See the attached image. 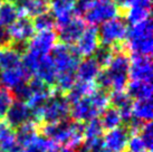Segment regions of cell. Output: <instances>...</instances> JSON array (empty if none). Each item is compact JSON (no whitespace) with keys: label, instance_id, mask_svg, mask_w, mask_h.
<instances>
[{"label":"cell","instance_id":"cell-19","mask_svg":"<svg viewBox=\"0 0 153 152\" xmlns=\"http://www.w3.org/2000/svg\"><path fill=\"white\" fill-rule=\"evenodd\" d=\"M17 6L20 17L34 18L40 13L49 11L48 0H19Z\"/></svg>","mask_w":153,"mask_h":152},{"label":"cell","instance_id":"cell-25","mask_svg":"<svg viewBox=\"0 0 153 152\" xmlns=\"http://www.w3.org/2000/svg\"><path fill=\"white\" fill-rule=\"evenodd\" d=\"M20 17L16 2L4 1L0 4V27L8 28Z\"/></svg>","mask_w":153,"mask_h":152},{"label":"cell","instance_id":"cell-29","mask_svg":"<svg viewBox=\"0 0 153 152\" xmlns=\"http://www.w3.org/2000/svg\"><path fill=\"white\" fill-rule=\"evenodd\" d=\"M55 144L44 135H37L22 152H48Z\"/></svg>","mask_w":153,"mask_h":152},{"label":"cell","instance_id":"cell-22","mask_svg":"<svg viewBox=\"0 0 153 152\" xmlns=\"http://www.w3.org/2000/svg\"><path fill=\"white\" fill-rule=\"evenodd\" d=\"M152 84L151 82H142V80H131L128 83L125 92L132 100H151L152 98Z\"/></svg>","mask_w":153,"mask_h":152},{"label":"cell","instance_id":"cell-36","mask_svg":"<svg viewBox=\"0 0 153 152\" xmlns=\"http://www.w3.org/2000/svg\"><path fill=\"white\" fill-rule=\"evenodd\" d=\"M48 152H75L74 149H71L68 147H63V145H54L53 148L49 150Z\"/></svg>","mask_w":153,"mask_h":152},{"label":"cell","instance_id":"cell-12","mask_svg":"<svg viewBox=\"0 0 153 152\" xmlns=\"http://www.w3.org/2000/svg\"><path fill=\"white\" fill-rule=\"evenodd\" d=\"M100 45L101 44L98 37V28L96 26H89L85 28L84 33L82 34L74 47L78 55L81 56V58H86L93 55Z\"/></svg>","mask_w":153,"mask_h":152},{"label":"cell","instance_id":"cell-11","mask_svg":"<svg viewBox=\"0 0 153 152\" xmlns=\"http://www.w3.org/2000/svg\"><path fill=\"white\" fill-rule=\"evenodd\" d=\"M86 28V22L83 17L74 15L67 24L58 28V42L66 45H75Z\"/></svg>","mask_w":153,"mask_h":152},{"label":"cell","instance_id":"cell-32","mask_svg":"<svg viewBox=\"0 0 153 152\" xmlns=\"http://www.w3.org/2000/svg\"><path fill=\"white\" fill-rule=\"evenodd\" d=\"M81 152H111L105 147L102 138L92 140H84V142L79 147Z\"/></svg>","mask_w":153,"mask_h":152},{"label":"cell","instance_id":"cell-27","mask_svg":"<svg viewBox=\"0 0 153 152\" xmlns=\"http://www.w3.org/2000/svg\"><path fill=\"white\" fill-rule=\"evenodd\" d=\"M100 121L102 123L103 129L107 130V131L121 127V124L123 123L120 111L114 106H107L106 109L101 113Z\"/></svg>","mask_w":153,"mask_h":152},{"label":"cell","instance_id":"cell-5","mask_svg":"<svg viewBox=\"0 0 153 152\" xmlns=\"http://www.w3.org/2000/svg\"><path fill=\"white\" fill-rule=\"evenodd\" d=\"M128 30V24L122 18L115 17L104 21L98 29L100 44L104 46H112L114 44L124 42L126 39Z\"/></svg>","mask_w":153,"mask_h":152},{"label":"cell","instance_id":"cell-35","mask_svg":"<svg viewBox=\"0 0 153 152\" xmlns=\"http://www.w3.org/2000/svg\"><path fill=\"white\" fill-rule=\"evenodd\" d=\"M10 42V38H9L7 28L0 27V46H1V45H4V44H7V42Z\"/></svg>","mask_w":153,"mask_h":152},{"label":"cell","instance_id":"cell-33","mask_svg":"<svg viewBox=\"0 0 153 152\" xmlns=\"http://www.w3.org/2000/svg\"><path fill=\"white\" fill-rule=\"evenodd\" d=\"M139 136L143 141L145 148L149 152H152V144H153V131H152V123L144 122L139 131Z\"/></svg>","mask_w":153,"mask_h":152},{"label":"cell","instance_id":"cell-31","mask_svg":"<svg viewBox=\"0 0 153 152\" xmlns=\"http://www.w3.org/2000/svg\"><path fill=\"white\" fill-rule=\"evenodd\" d=\"M104 129L102 127V123L98 118H95L93 120H89L86 122V125H84V140H92L102 138Z\"/></svg>","mask_w":153,"mask_h":152},{"label":"cell","instance_id":"cell-34","mask_svg":"<svg viewBox=\"0 0 153 152\" xmlns=\"http://www.w3.org/2000/svg\"><path fill=\"white\" fill-rule=\"evenodd\" d=\"M128 148L130 151H133V152H149L146 150V148H145L143 141L139 136V134L132 135L131 138L128 139Z\"/></svg>","mask_w":153,"mask_h":152},{"label":"cell","instance_id":"cell-2","mask_svg":"<svg viewBox=\"0 0 153 152\" xmlns=\"http://www.w3.org/2000/svg\"><path fill=\"white\" fill-rule=\"evenodd\" d=\"M126 46L131 54L150 56L153 51L152 20L151 17L139 24L132 25L126 35Z\"/></svg>","mask_w":153,"mask_h":152},{"label":"cell","instance_id":"cell-20","mask_svg":"<svg viewBox=\"0 0 153 152\" xmlns=\"http://www.w3.org/2000/svg\"><path fill=\"white\" fill-rule=\"evenodd\" d=\"M101 67L94 57H86L79 62L76 68V80L82 82H95Z\"/></svg>","mask_w":153,"mask_h":152},{"label":"cell","instance_id":"cell-28","mask_svg":"<svg viewBox=\"0 0 153 152\" xmlns=\"http://www.w3.org/2000/svg\"><path fill=\"white\" fill-rule=\"evenodd\" d=\"M35 31H45V30H54L56 28V20L51 11H46L31 18Z\"/></svg>","mask_w":153,"mask_h":152},{"label":"cell","instance_id":"cell-13","mask_svg":"<svg viewBox=\"0 0 153 152\" xmlns=\"http://www.w3.org/2000/svg\"><path fill=\"white\" fill-rule=\"evenodd\" d=\"M77 0H48L49 11L56 20V28L58 29L71 20L75 13Z\"/></svg>","mask_w":153,"mask_h":152},{"label":"cell","instance_id":"cell-3","mask_svg":"<svg viewBox=\"0 0 153 152\" xmlns=\"http://www.w3.org/2000/svg\"><path fill=\"white\" fill-rule=\"evenodd\" d=\"M71 105L67 102L66 97L62 94H53L40 109L37 115V123H56L67 120L69 115Z\"/></svg>","mask_w":153,"mask_h":152},{"label":"cell","instance_id":"cell-17","mask_svg":"<svg viewBox=\"0 0 153 152\" xmlns=\"http://www.w3.org/2000/svg\"><path fill=\"white\" fill-rule=\"evenodd\" d=\"M30 78L31 77L27 74L22 65L0 72V83L2 85V87L9 91H13L17 86L28 82Z\"/></svg>","mask_w":153,"mask_h":152},{"label":"cell","instance_id":"cell-21","mask_svg":"<svg viewBox=\"0 0 153 152\" xmlns=\"http://www.w3.org/2000/svg\"><path fill=\"white\" fill-rule=\"evenodd\" d=\"M0 150L1 152H22V148L18 144L15 129L0 122Z\"/></svg>","mask_w":153,"mask_h":152},{"label":"cell","instance_id":"cell-1","mask_svg":"<svg viewBox=\"0 0 153 152\" xmlns=\"http://www.w3.org/2000/svg\"><path fill=\"white\" fill-rule=\"evenodd\" d=\"M39 132L56 145L77 149L84 142V124L76 121L64 120L56 123L39 125Z\"/></svg>","mask_w":153,"mask_h":152},{"label":"cell","instance_id":"cell-23","mask_svg":"<svg viewBox=\"0 0 153 152\" xmlns=\"http://www.w3.org/2000/svg\"><path fill=\"white\" fill-rule=\"evenodd\" d=\"M39 133V124L35 121H28L22 125L17 127L15 131L16 140L18 144L22 148V150L37 136Z\"/></svg>","mask_w":153,"mask_h":152},{"label":"cell","instance_id":"cell-37","mask_svg":"<svg viewBox=\"0 0 153 152\" xmlns=\"http://www.w3.org/2000/svg\"><path fill=\"white\" fill-rule=\"evenodd\" d=\"M4 1H10V2H16L17 4V1H19V0H4Z\"/></svg>","mask_w":153,"mask_h":152},{"label":"cell","instance_id":"cell-15","mask_svg":"<svg viewBox=\"0 0 153 152\" xmlns=\"http://www.w3.org/2000/svg\"><path fill=\"white\" fill-rule=\"evenodd\" d=\"M130 132L126 127H119L107 132L103 142L111 152H124L128 148Z\"/></svg>","mask_w":153,"mask_h":152},{"label":"cell","instance_id":"cell-10","mask_svg":"<svg viewBox=\"0 0 153 152\" xmlns=\"http://www.w3.org/2000/svg\"><path fill=\"white\" fill-rule=\"evenodd\" d=\"M4 123L13 129H17L28 121H34L29 106L24 101H13L4 113Z\"/></svg>","mask_w":153,"mask_h":152},{"label":"cell","instance_id":"cell-39","mask_svg":"<svg viewBox=\"0 0 153 152\" xmlns=\"http://www.w3.org/2000/svg\"><path fill=\"white\" fill-rule=\"evenodd\" d=\"M124 152H133V151H130V150H128V151H124Z\"/></svg>","mask_w":153,"mask_h":152},{"label":"cell","instance_id":"cell-9","mask_svg":"<svg viewBox=\"0 0 153 152\" xmlns=\"http://www.w3.org/2000/svg\"><path fill=\"white\" fill-rule=\"evenodd\" d=\"M152 72V60L150 56H143L139 54L130 55L128 78H131L132 80L151 82Z\"/></svg>","mask_w":153,"mask_h":152},{"label":"cell","instance_id":"cell-26","mask_svg":"<svg viewBox=\"0 0 153 152\" xmlns=\"http://www.w3.org/2000/svg\"><path fill=\"white\" fill-rule=\"evenodd\" d=\"M152 101L140 100L132 103V116L141 122H151L153 116Z\"/></svg>","mask_w":153,"mask_h":152},{"label":"cell","instance_id":"cell-38","mask_svg":"<svg viewBox=\"0 0 153 152\" xmlns=\"http://www.w3.org/2000/svg\"><path fill=\"white\" fill-rule=\"evenodd\" d=\"M78 1H94V0H78Z\"/></svg>","mask_w":153,"mask_h":152},{"label":"cell","instance_id":"cell-14","mask_svg":"<svg viewBox=\"0 0 153 152\" xmlns=\"http://www.w3.org/2000/svg\"><path fill=\"white\" fill-rule=\"evenodd\" d=\"M69 114L72 115L74 121L79 123H86L89 120L98 118V115H101V112L93 104L89 96H85L71 104Z\"/></svg>","mask_w":153,"mask_h":152},{"label":"cell","instance_id":"cell-16","mask_svg":"<svg viewBox=\"0 0 153 152\" xmlns=\"http://www.w3.org/2000/svg\"><path fill=\"white\" fill-rule=\"evenodd\" d=\"M22 51L16 44L9 42L0 46V72L22 65Z\"/></svg>","mask_w":153,"mask_h":152},{"label":"cell","instance_id":"cell-30","mask_svg":"<svg viewBox=\"0 0 153 152\" xmlns=\"http://www.w3.org/2000/svg\"><path fill=\"white\" fill-rule=\"evenodd\" d=\"M93 55L96 63L98 64V66L101 67V69H103V68H106L110 65L111 60L113 58V55H114V51H113L111 46L100 45Z\"/></svg>","mask_w":153,"mask_h":152},{"label":"cell","instance_id":"cell-7","mask_svg":"<svg viewBox=\"0 0 153 152\" xmlns=\"http://www.w3.org/2000/svg\"><path fill=\"white\" fill-rule=\"evenodd\" d=\"M7 31H8L10 42L16 44L25 51L27 42H29L35 34L31 18L19 17L13 25L9 26Z\"/></svg>","mask_w":153,"mask_h":152},{"label":"cell","instance_id":"cell-4","mask_svg":"<svg viewBox=\"0 0 153 152\" xmlns=\"http://www.w3.org/2000/svg\"><path fill=\"white\" fill-rule=\"evenodd\" d=\"M51 59L58 74L75 73L79 62L82 60L74 45H66L60 42H57L55 46L51 48Z\"/></svg>","mask_w":153,"mask_h":152},{"label":"cell","instance_id":"cell-6","mask_svg":"<svg viewBox=\"0 0 153 152\" xmlns=\"http://www.w3.org/2000/svg\"><path fill=\"white\" fill-rule=\"evenodd\" d=\"M83 17L89 26H97L104 21L119 17V10L114 0H95Z\"/></svg>","mask_w":153,"mask_h":152},{"label":"cell","instance_id":"cell-8","mask_svg":"<svg viewBox=\"0 0 153 152\" xmlns=\"http://www.w3.org/2000/svg\"><path fill=\"white\" fill-rule=\"evenodd\" d=\"M57 40H58L57 33H55L54 30L38 31L27 42L25 51L33 53L37 56L48 55V53L55 46Z\"/></svg>","mask_w":153,"mask_h":152},{"label":"cell","instance_id":"cell-40","mask_svg":"<svg viewBox=\"0 0 153 152\" xmlns=\"http://www.w3.org/2000/svg\"><path fill=\"white\" fill-rule=\"evenodd\" d=\"M0 152H1V150H0Z\"/></svg>","mask_w":153,"mask_h":152},{"label":"cell","instance_id":"cell-18","mask_svg":"<svg viewBox=\"0 0 153 152\" xmlns=\"http://www.w3.org/2000/svg\"><path fill=\"white\" fill-rule=\"evenodd\" d=\"M56 76H57V72H56V67L51 57L48 55L42 56L37 64L34 77H37L38 80H40L51 87H55Z\"/></svg>","mask_w":153,"mask_h":152},{"label":"cell","instance_id":"cell-24","mask_svg":"<svg viewBox=\"0 0 153 152\" xmlns=\"http://www.w3.org/2000/svg\"><path fill=\"white\" fill-rule=\"evenodd\" d=\"M96 89V85L94 82H82V80H76V83L74 84L72 89L65 94L64 96L66 97L69 105L75 103L76 101L81 100L83 97L88 96L89 94Z\"/></svg>","mask_w":153,"mask_h":152}]
</instances>
